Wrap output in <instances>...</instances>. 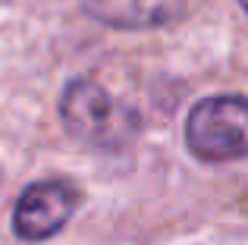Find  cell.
Here are the masks:
<instances>
[{"mask_svg": "<svg viewBox=\"0 0 248 245\" xmlns=\"http://www.w3.org/2000/svg\"><path fill=\"white\" fill-rule=\"evenodd\" d=\"M186 141L207 164L248 157V98L214 94L198 101L186 120Z\"/></svg>", "mask_w": 248, "mask_h": 245, "instance_id": "obj_2", "label": "cell"}, {"mask_svg": "<svg viewBox=\"0 0 248 245\" xmlns=\"http://www.w3.org/2000/svg\"><path fill=\"white\" fill-rule=\"evenodd\" d=\"M85 10L110 29H160L186 13V0H85Z\"/></svg>", "mask_w": 248, "mask_h": 245, "instance_id": "obj_4", "label": "cell"}, {"mask_svg": "<svg viewBox=\"0 0 248 245\" xmlns=\"http://www.w3.org/2000/svg\"><path fill=\"white\" fill-rule=\"evenodd\" d=\"M60 117L66 132L91 148H120L135 132V113L94 79H73L63 88Z\"/></svg>", "mask_w": 248, "mask_h": 245, "instance_id": "obj_1", "label": "cell"}, {"mask_svg": "<svg viewBox=\"0 0 248 245\" xmlns=\"http://www.w3.org/2000/svg\"><path fill=\"white\" fill-rule=\"evenodd\" d=\"M79 208V189L69 179H41L19 195L13 211V233L25 242H44L60 233Z\"/></svg>", "mask_w": 248, "mask_h": 245, "instance_id": "obj_3", "label": "cell"}, {"mask_svg": "<svg viewBox=\"0 0 248 245\" xmlns=\"http://www.w3.org/2000/svg\"><path fill=\"white\" fill-rule=\"evenodd\" d=\"M239 3H242V10H245V13H248V0H239Z\"/></svg>", "mask_w": 248, "mask_h": 245, "instance_id": "obj_5", "label": "cell"}]
</instances>
